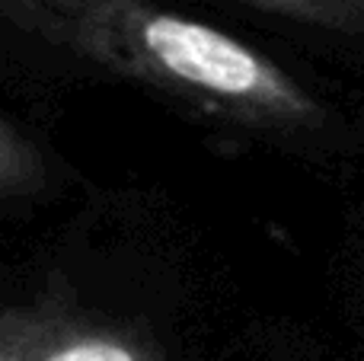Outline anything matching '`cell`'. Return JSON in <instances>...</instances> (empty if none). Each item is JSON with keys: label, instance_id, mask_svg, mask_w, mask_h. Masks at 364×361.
<instances>
[{"label": "cell", "instance_id": "7a4b0ae2", "mask_svg": "<svg viewBox=\"0 0 364 361\" xmlns=\"http://www.w3.org/2000/svg\"><path fill=\"white\" fill-rule=\"evenodd\" d=\"M0 361H147V349L64 307H0Z\"/></svg>", "mask_w": 364, "mask_h": 361}, {"label": "cell", "instance_id": "3957f363", "mask_svg": "<svg viewBox=\"0 0 364 361\" xmlns=\"http://www.w3.org/2000/svg\"><path fill=\"white\" fill-rule=\"evenodd\" d=\"M48 179L45 157L16 125L0 119V195H29Z\"/></svg>", "mask_w": 364, "mask_h": 361}, {"label": "cell", "instance_id": "277c9868", "mask_svg": "<svg viewBox=\"0 0 364 361\" xmlns=\"http://www.w3.org/2000/svg\"><path fill=\"white\" fill-rule=\"evenodd\" d=\"M240 4L301 19H316V23H346L355 16V0H240Z\"/></svg>", "mask_w": 364, "mask_h": 361}, {"label": "cell", "instance_id": "6da1fadb", "mask_svg": "<svg viewBox=\"0 0 364 361\" xmlns=\"http://www.w3.org/2000/svg\"><path fill=\"white\" fill-rule=\"evenodd\" d=\"M0 19L214 125L284 138L323 119L262 51L151 0H0Z\"/></svg>", "mask_w": 364, "mask_h": 361}]
</instances>
